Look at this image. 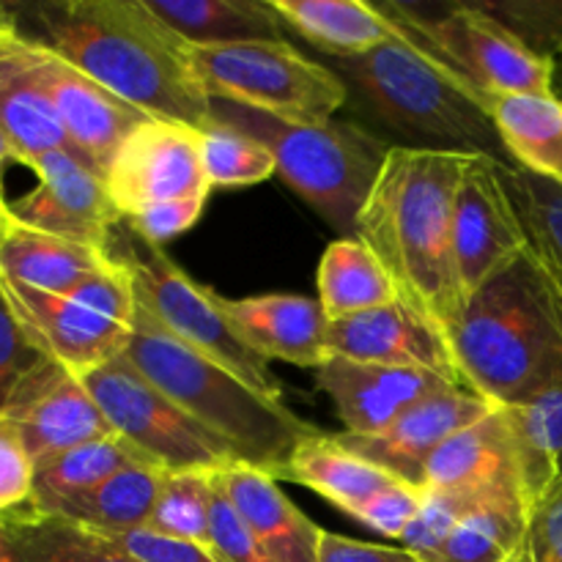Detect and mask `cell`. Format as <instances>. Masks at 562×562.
<instances>
[{
  "label": "cell",
  "instance_id": "obj_46",
  "mask_svg": "<svg viewBox=\"0 0 562 562\" xmlns=\"http://www.w3.org/2000/svg\"><path fill=\"white\" fill-rule=\"evenodd\" d=\"M318 562H423L404 547H382V543L355 541L338 532H322Z\"/></svg>",
  "mask_w": 562,
  "mask_h": 562
},
{
  "label": "cell",
  "instance_id": "obj_15",
  "mask_svg": "<svg viewBox=\"0 0 562 562\" xmlns=\"http://www.w3.org/2000/svg\"><path fill=\"white\" fill-rule=\"evenodd\" d=\"M3 415L16 423L36 470L80 445L115 434L82 376L55 360H44L20 384Z\"/></svg>",
  "mask_w": 562,
  "mask_h": 562
},
{
  "label": "cell",
  "instance_id": "obj_50",
  "mask_svg": "<svg viewBox=\"0 0 562 562\" xmlns=\"http://www.w3.org/2000/svg\"><path fill=\"white\" fill-rule=\"evenodd\" d=\"M0 562H16V560H14V552H11L9 538H5L3 521H0Z\"/></svg>",
  "mask_w": 562,
  "mask_h": 562
},
{
  "label": "cell",
  "instance_id": "obj_26",
  "mask_svg": "<svg viewBox=\"0 0 562 562\" xmlns=\"http://www.w3.org/2000/svg\"><path fill=\"white\" fill-rule=\"evenodd\" d=\"M486 110L510 165L562 184V99L558 93H494Z\"/></svg>",
  "mask_w": 562,
  "mask_h": 562
},
{
  "label": "cell",
  "instance_id": "obj_14",
  "mask_svg": "<svg viewBox=\"0 0 562 562\" xmlns=\"http://www.w3.org/2000/svg\"><path fill=\"white\" fill-rule=\"evenodd\" d=\"M27 168L38 184L9 201L11 217L27 228L108 250L121 214L110 201L104 176L66 151L44 154Z\"/></svg>",
  "mask_w": 562,
  "mask_h": 562
},
{
  "label": "cell",
  "instance_id": "obj_23",
  "mask_svg": "<svg viewBox=\"0 0 562 562\" xmlns=\"http://www.w3.org/2000/svg\"><path fill=\"white\" fill-rule=\"evenodd\" d=\"M113 267L108 250L27 228L11 217L0 234V278L47 294H69Z\"/></svg>",
  "mask_w": 562,
  "mask_h": 562
},
{
  "label": "cell",
  "instance_id": "obj_29",
  "mask_svg": "<svg viewBox=\"0 0 562 562\" xmlns=\"http://www.w3.org/2000/svg\"><path fill=\"white\" fill-rule=\"evenodd\" d=\"M316 300L329 322H340L393 305L398 302V291L366 241L340 236L324 250L318 263Z\"/></svg>",
  "mask_w": 562,
  "mask_h": 562
},
{
  "label": "cell",
  "instance_id": "obj_37",
  "mask_svg": "<svg viewBox=\"0 0 562 562\" xmlns=\"http://www.w3.org/2000/svg\"><path fill=\"white\" fill-rule=\"evenodd\" d=\"M505 179L530 236V247L562 289V184L527 173L510 162Z\"/></svg>",
  "mask_w": 562,
  "mask_h": 562
},
{
  "label": "cell",
  "instance_id": "obj_7",
  "mask_svg": "<svg viewBox=\"0 0 562 562\" xmlns=\"http://www.w3.org/2000/svg\"><path fill=\"white\" fill-rule=\"evenodd\" d=\"M108 252L126 269L137 302L168 329L170 335L223 366L236 379L274 404L283 401V384L269 362L239 338L220 307L217 291L192 280L165 247L151 245L130 228L124 217L113 228Z\"/></svg>",
  "mask_w": 562,
  "mask_h": 562
},
{
  "label": "cell",
  "instance_id": "obj_28",
  "mask_svg": "<svg viewBox=\"0 0 562 562\" xmlns=\"http://www.w3.org/2000/svg\"><path fill=\"white\" fill-rule=\"evenodd\" d=\"M16 562H137L104 532L31 505L0 516Z\"/></svg>",
  "mask_w": 562,
  "mask_h": 562
},
{
  "label": "cell",
  "instance_id": "obj_22",
  "mask_svg": "<svg viewBox=\"0 0 562 562\" xmlns=\"http://www.w3.org/2000/svg\"><path fill=\"white\" fill-rule=\"evenodd\" d=\"M241 519L247 521L272 562H318L322 527L307 519L278 486V477L241 461L214 472Z\"/></svg>",
  "mask_w": 562,
  "mask_h": 562
},
{
  "label": "cell",
  "instance_id": "obj_33",
  "mask_svg": "<svg viewBox=\"0 0 562 562\" xmlns=\"http://www.w3.org/2000/svg\"><path fill=\"white\" fill-rule=\"evenodd\" d=\"M508 417L519 445L527 505L532 510L562 477V384L530 404L510 406Z\"/></svg>",
  "mask_w": 562,
  "mask_h": 562
},
{
  "label": "cell",
  "instance_id": "obj_21",
  "mask_svg": "<svg viewBox=\"0 0 562 562\" xmlns=\"http://www.w3.org/2000/svg\"><path fill=\"white\" fill-rule=\"evenodd\" d=\"M220 307L239 338L263 360H283L300 368L327 362L329 318L316 296L256 294L231 300L217 294Z\"/></svg>",
  "mask_w": 562,
  "mask_h": 562
},
{
  "label": "cell",
  "instance_id": "obj_5",
  "mask_svg": "<svg viewBox=\"0 0 562 562\" xmlns=\"http://www.w3.org/2000/svg\"><path fill=\"white\" fill-rule=\"evenodd\" d=\"M368 115L398 137L395 146L505 157L486 99L404 33L357 58H329Z\"/></svg>",
  "mask_w": 562,
  "mask_h": 562
},
{
  "label": "cell",
  "instance_id": "obj_48",
  "mask_svg": "<svg viewBox=\"0 0 562 562\" xmlns=\"http://www.w3.org/2000/svg\"><path fill=\"white\" fill-rule=\"evenodd\" d=\"M11 162H20V159H16L14 146H11V143L5 140L3 132H0V203H9L5 201V168H9Z\"/></svg>",
  "mask_w": 562,
  "mask_h": 562
},
{
  "label": "cell",
  "instance_id": "obj_2",
  "mask_svg": "<svg viewBox=\"0 0 562 562\" xmlns=\"http://www.w3.org/2000/svg\"><path fill=\"white\" fill-rule=\"evenodd\" d=\"M42 42L148 119L203 130L212 99L187 44L146 0H49L36 9Z\"/></svg>",
  "mask_w": 562,
  "mask_h": 562
},
{
  "label": "cell",
  "instance_id": "obj_54",
  "mask_svg": "<svg viewBox=\"0 0 562 562\" xmlns=\"http://www.w3.org/2000/svg\"><path fill=\"white\" fill-rule=\"evenodd\" d=\"M505 562H527V560H525V554H521V549H519V552H516L514 558H510V560H505Z\"/></svg>",
  "mask_w": 562,
  "mask_h": 562
},
{
  "label": "cell",
  "instance_id": "obj_18",
  "mask_svg": "<svg viewBox=\"0 0 562 562\" xmlns=\"http://www.w3.org/2000/svg\"><path fill=\"white\" fill-rule=\"evenodd\" d=\"M327 349L329 357L344 360L437 373L445 382L470 390L448 340L401 300L379 311L329 322Z\"/></svg>",
  "mask_w": 562,
  "mask_h": 562
},
{
  "label": "cell",
  "instance_id": "obj_45",
  "mask_svg": "<svg viewBox=\"0 0 562 562\" xmlns=\"http://www.w3.org/2000/svg\"><path fill=\"white\" fill-rule=\"evenodd\" d=\"M110 538L137 562H220L212 549H203L190 541H176V538L159 536L146 527Z\"/></svg>",
  "mask_w": 562,
  "mask_h": 562
},
{
  "label": "cell",
  "instance_id": "obj_34",
  "mask_svg": "<svg viewBox=\"0 0 562 562\" xmlns=\"http://www.w3.org/2000/svg\"><path fill=\"white\" fill-rule=\"evenodd\" d=\"M527 508L516 499H483L450 532L431 562H505L521 549Z\"/></svg>",
  "mask_w": 562,
  "mask_h": 562
},
{
  "label": "cell",
  "instance_id": "obj_19",
  "mask_svg": "<svg viewBox=\"0 0 562 562\" xmlns=\"http://www.w3.org/2000/svg\"><path fill=\"white\" fill-rule=\"evenodd\" d=\"M426 488L459 492L481 499H516L527 508L521 456L505 406L453 434L428 459Z\"/></svg>",
  "mask_w": 562,
  "mask_h": 562
},
{
  "label": "cell",
  "instance_id": "obj_32",
  "mask_svg": "<svg viewBox=\"0 0 562 562\" xmlns=\"http://www.w3.org/2000/svg\"><path fill=\"white\" fill-rule=\"evenodd\" d=\"M137 461L146 459L130 442H124L119 434L80 445V448L38 467L36 486H33V508L49 514L58 505L93 492L108 477H113L115 472L126 470Z\"/></svg>",
  "mask_w": 562,
  "mask_h": 562
},
{
  "label": "cell",
  "instance_id": "obj_27",
  "mask_svg": "<svg viewBox=\"0 0 562 562\" xmlns=\"http://www.w3.org/2000/svg\"><path fill=\"white\" fill-rule=\"evenodd\" d=\"M148 9L190 47L285 38V25L261 0H146Z\"/></svg>",
  "mask_w": 562,
  "mask_h": 562
},
{
  "label": "cell",
  "instance_id": "obj_41",
  "mask_svg": "<svg viewBox=\"0 0 562 562\" xmlns=\"http://www.w3.org/2000/svg\"><path fill=\"white\" fill-rule=\"evenodd\" d=\"M423 497H426L423 488L409 486V483H393V486L368 497L360 508L351 510V519L360 521L368 530L379 532V536L401 541L406 527L420 514Z\"/></svg>",
  "mask_w": 562,
  "mask_h": 562
},
{
  "label": "cell",
  "instance_id": "obj_20",
  "mask_svg": "<svg viewBox=\"0 0 562 562\" xmlns=\"http://www.w3.org/2000/svg\"><path fill=\"white\" fill-rule=\"evenodd\" d=\"M318 390L329 395L340 423L351 437H373L393 426L404 412L456 384L428 371L371 366V362L327 357L313 371ZM464 390V387H461Z\"/></svg>",
  "mask_w": 562,
  "mask_h": 562
},
{
  "label": "cell",
  "instance_id": "obj_13",
  "mask_svg": "<svg viewBox=\"0 0 562 562\" xmlns=\"http://www.w3.org/2000/svg\"><path fill=\"white\" fill-rule=\"evenodd\" d=\"M104 184L121 217H135L159 203L209 198L212 184L203 173L198 130L148 119L121 143Z\"/></svg>",
  "mask_w": 562,
  "mask_h": 562
},
{
  "label": "cell",
  "instance_id": "obj_38",
  "mask_svg": "<svg viewBox=\"0 0 562 562\" xmlns=\"http://www.w3.org/2000/svg\"><path fill=\"white\" fill-rule=\"evenodd\" d=\"M477 503H483V499L470 497V494L426 488L420 514H417L415 521L406 527L404 538H401L398 543L404 549H409L412 554H417L423 562H431L439 554V549L448 543L456 525H459Z\"/></svg>",
  "mask_w": 562,
  "mask_h": 562
},
{
  "label": "cell",
  "instance_id": "obj_25",
  "mask_svg": "<svg viewBox=\"0 0 562 562\" xmlns=\"http://www.w3.org/2000/svg\"><path fill=\"white\" fill-rule=\"evenodd\" d=\"M278 481L300 483V486L311 488L318 497L344 510L346 516H351V510L360 508L368 497H373L382 488L404 483L384 472L382 467L371 464L360 453L346 448L338 434L322 431L311 434L296 445L294 456L283 467Z\"/></svg>",
  "mask_w": 562,
  "mask_h": 562
},
{
  "label": "cell",
  "instance_id": "obj_44",
  "mask_svg": "<svg viewBox=\"0 0 562 562\" xmlns=\"http://www.w3.org/2000/svg\"><path fill=\"white\" fill-rule=\"evenodd\" d=\"M562 543V477L532 505L527 516L521 554L527 562H547Z\"/></svg>",
  "mask_w": 562,
  "mask_h": 562
},
{
  "label": "cell",
  "instance_id": "obj_8",
  "mask_svg": "<svg viewBox=\"0 0 562 562\" xmlns=\"http://www.w3.org/2000/svg\"><path fill=\"white\" fill-rule=\"evenodd\" d=\"M379 9L431 58L488 102L494 93H554V58L527 47L486 3H379Z\"/></svg>",
  "mask_w": 562,
  "mask_h": 562
},
{
  "label": "cell",
  "instance_id": "obj_40",
  "mask_svg": "<svg viewBox=\"0 0 562 562\" xmlns=\"http://www.w3.org/2000/svg\"><path fill=\"white\" fill-rule=\"evenodd\" d=\"M36 464L25 448L20 428L9 415H0V516L33 503Z\"/></svg>",
  "mask_w": 562,
  "mask_h": 562
},
{
  "label": "cell",
  "instance_id": "obj_11",
  "mask_svg": "<svg viewBox=\"0 0 562 562\" xmlns=\"http://www.w3.org/2000/svg\"><path fill=\"white\" fill-rule=\"evenodd\" d=\"M124 442L165 472H220L236 453L135 371L124 355L82 376Z\"/></svg>",
  "mask_w": 562,
  "mask_h": 562
},
{
  "label": "cell",
  "instance_id": "obj_53",
  "mask_svg": "<svg viewBox=\"0 0 562 562\" xmlns=\"http://www.w3.org/2000/svg\"><path fill=\"white\" fill-rule=\"evenodd\" d=\"M547 562H562V543H560L558 549H554L552 554H549V560H547Z\"/></svg>",
  "mask_w": 562,
  "mask_h": 562
},
{
  "label": "cell",
  "instance_id": "obj_3",
  "mask_svg": "<svg viewBox=\"0 0 562 562\" xmlns=\"http://www.w3.org/2000/svg\"><path fill=\"white\" fill-rule=\"evenodd\" d=\"M456 362L472 393L521 406L562 384V289L527 247L464 302Z\"/></svg>",
  "mask_w": 562,
  "mask_h": 562
},
{
  "label": "cell",
  "instance_id": "obj_12",
  "mask_svg": "<svg viewBox=\"0 0 562 562\" xmlns=\"http://www.w3.org/2000/svg\"><path fill=\"white\" fill-rule=\"evenodd\" d=\"M505 168V159L472 157L456 190L453 261L464 302L530 247Z\"/></svg>",
  "mask_w": 562,
  "mask_h": 562
},
{
  "label": "cell",
  "instance_id": "obj_16",
  "mask_svg": "<svg viewBox=\"0 0 562 562\" xmlns=\"http://www.w3.org/2000/svg\"><path fill=\"white\" fill-rule=\"evenodd\" d=\"M494 409H497V404H492L483 395L472 393V390L450 387L412 406L382 434H373V437L338 434V439L371 464L382 467L398 481L426 492L428 459L453 434L464 431L467 426L492 415Z\"/></svg>",
  "mask_w": 562,
  "mask_h": 562
},
{
  "label": "cell",
  "instance_id": "obj_4",
  "mask_svg": "<svg viewBox=\"0 0 562 562\" xmlns=\"http://www.w3.org/2000/svg\"><path fill=\"white\" fill-rule=\"evenodd\" d=\"M124 357L181 412L223 439L241 464L272 477L283 472L296 445L318 431L285 404L263 398L223 366L181 344L140 302Z\"/></svg>",
  "mask_w": 562,
  "mask_h": 562
},
{
  "label": "cell",
  "instance_id": "obj_17",
  "mask_svg": "<svg viewBox=\"0 0 562 562\" xmlns=\"http://www.w3.org/2000/svg\"><path fill=\"white\" fill-rule=\"evenodd\" d=\"M33 75L58 110L71 146L97 173H108L121 143L148 121L146 113L126 104L124 99L82 75L69 60L55 55L42 38H38Z\"/></svg>",
  "mask_w": 562,
  "mask_h": 562
},
{
  "label": "cell",
  "instance_id": "obj_30",
  "mask_svg": "<svg viewBox=\"0 0 562 562\" xmlns=\"http://www.w3.org/2000/svg\"><path fill=\"white\" fill-rule=\"evenodd\" d=\"M165 475L168 472L159 470V467L148 464V461H137V464L115 472L113 477H108L93 492L58 505L49 514L75 519L80 525L91 527V530L104 532V536L143 530L151 519L154 503H157Z\"/></svg>",
  "mask_w": 562,
  "mask_h": 562
},
{
  "label": "cell",
  "instance_id": "obj_36",
  "mask_svg": "<svg viewBox=\"0 0 562 562\" xmlns=\"http://www.w3.org/2000/svg\"><path fill=\"white\" fill-rule=\"evenodd\" d=\"M198 146L212 187H250L278 176L274 154L261 140L217 119L198 130Z\"/></svg>",
  "mask_w": 562,
  "mask_h": 562
},
{
  "label": "cell",
  "instance_id": "obj_35",
  "mask_svg": "<svg viewBox=\"0 0 562 562\" xmlns=\"http://www.w3.org/2000/svg\"><path fill=\"white\" fill-rule=\"evenodd\" d=\"M214 472H168L146 530L212 549Z\"/></svg>",
  "mask_w": 562,
  "mask_h": 562
},
{
  "label": "cell",
  "instance_id": "obj_47",
  "mask_svg": "<svg viewBox=\"0 0 562 562\" xmlns=\"http://www.w3.org/2000/svg\"><path fill=\"white\" fill-rule=\"evenodd\" d=\"M33 53H36V38L25 36L22 31L0 38V86L20 69H25L31 64Z\"/></svg>",
  "mask_w": 562,
  "mask_h": 562
},
{
  "label": "cell",
  "instance_id": "obj_10",
  "mask_svg": "<svg viewBox=\"0 0 562 562\" xmlns=\"http://www.w3.org/2000/svg\"><path fill=\"white\" fill-rule=\"evenodd\" d=\"M0 285L33 344L77 376L124 355L137 296L119 261L69 294H47L3 278Z\"/></svg>",
  "mask_w": 562,
  "mask_h": 562
},
{
  "label": "cell",
  "instance_id": "obj_31",
  "mask_svg": "<svg viewBox=\"0 0 562 562\" xmlns=\"http://www.w3.org/2000/svg\"><path fill=\"white\" fill-rule=\"evenodd\" d=\"M36 55L38 38L31 64L0 86V132H3L5 140L14 146L16 159H20V165H25V168L33 159L53 151H66L71 154V157L82 159L80 154H77V148L71 146L69 132H66L58 110H55V104L49 102V97L44 93V88L38 86L36 75H33ZM82 162H86V159H82Z\"/></svg>",
  "mask_w": 562,
  "mask_h": 562
},
{
  "label": "cell",
  "instance_id": "obj_9",
  "mask_svg": "<svg viewBox=\"0 0 562 562\" xmlns=\"http://www.w3.org/2000/svg\"><path fill=\"white\" fill-rule=\"evenodd\" d=\"M192 71L209 99L261 110L285 121L335 119L349 102L338 71L307 58L285 38L190 47Z\"/></svg>",
  "mask_w": 562,
  "mask_h": 562
},
{
  "label": "cell",
  "instance_id": "obj_24",
  "mask_svg": "<svg viewBox=\"0 0 562 562\" xmlns=\"http://www.w3.org/2000/svg\"><path fill=\"white\" fill-rule=\"evenodd\" d=\"M274 14L327 58H357L404 38L379 5L362 0H269Z\"/></svg>",
  "mask_w": 562,
  "mask_h": 562
},
{
  "label": "cell",
  "instance_id": "obj_52",
  "mask_svg": "<svg viewBox=\"0 0 562 562\" xmlns=\"http://www.w3.org/2000/svg\"><path fill=\"white\" fill-rule=\"evenodd\" d=\"M11 223V212H9V203H0V234H3L5 228H9Z\"/></svg>",
  "mask_w": 562,
  "mask_h": 562
},
{
  "label": "cell",
  "instance_id": "obj_43",
  "mask_svg": "<svg viewBox=\"0 0 562 562\" xmlns=\"http://www.w3.org/2000/svg\"><path fill=\"white\" fill-rule=\"evenodd\" d=\"M206 195L198 198H184V201H170L159 203V206L146 209V212L135 214V217H124L130 223V228L137 236H143L151 245L165 247L168 241H173L176 236H181L184 231H190L192 225L201 220L203 209H206Z\"/></svg>",
  "mask_w": 562,
  "mask_h": 562
},
{
  "label": "cell",
  "instance_id": "obj_42",
  "mask_svg": "<svg viewBox=\"0 0 562 562\" xmlns=\"http://www.w3.org/2000/svg\"><path fill=\"white\" fill-rule=\"evenodd\" d=\"M212 552L220 562H272L217 481H214L212 499Z\"/></svg>",
  "mask_w": 562,
  "mask_h": 562
},
{
  "label": "cell",
  "instance_id": "obj_49",
  "mask_svg": "<svg viewBox=\"0 0 562 562\" xmlns=\"http://www.w3.org/2000/svg\"><path fill=\"white\" fill-rule=\"evenodd\" d=\"M16 31H20V27H16L14 16H11L9 11H5L3 5H0V38L11 36V33H16Z\"/></svg>",
  "mask_w": 562,
  "mask_h": 562
},
{
  "label": "cell",
  "instance_id": "obj_51",
  "mask_svg": "<svg viewBox=\"0 0 562 562\" xmlns=\"http://www.w3.org/2000/svg\"><path fill=\"white\" fill-rule=\"evenodd\" d=\"M554 93L562 99V53L554 58Z\"/></svg>",
  "mask_w": 562,
  "mask_h": 562
},
{
  "label": "cell",
  "instance_id": "obj_1",
  "mask_svg": "<svg viewBox=\"0 0 562 562\" xmlns=\"http://www.w3.org/2000/svg\"><path fill=\"white\" fill-rule=\"evenodd\" d=\"M470 159L472 154L390 146L355 223V236L379 258L398 300L448 344L464 311L453 261V201Z\"/></svg>",
  "mask_w": 562,
  "mask_h": 562
},
{
  "label": "cell",
  "instance_id": "obj_39",
  "mask_svg": "<svg viewBox=\"0 0 562 562\" xmlns=\"http://www.w3.org/2000/svg\"><path fill=\"white\" fill-rule=\"evenodd\" d=\"M44 360H49V357L25 333L9 296H5L3 285H0V415L9 406V401L14 398L20 384Z\"/></svg>",
  "mask_w": 562,
  "mask_h": 562
},
{
  "label": "cell",
  "instance_id": "obj_6",
  "mask_svg": "<svg viewBox=\"0 0 562 562\" xmlns=\"http://www.w3.org/2000/svg\"><path fill=\"white\" fill-rule=\"evenodd\" d=\"M212 115L261 140L274 154L280 179L335 231L355 236L357 214L393 143L355 121H285L217 99Z\"/></svg>",
  "mask_w": 562,
  "mask_h": 562
}]
</instances>
